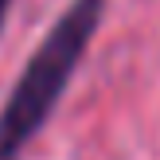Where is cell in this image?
<instances>
[{
  "instance_id": "obj_1",
  "label": "cell",
  "mask_w": 160,
  "mask_h": 160,
  "mask_svg": "<svg viewBox=\"0 0 160 160\" xmlns=\"http://www.w3.org/2000/svg\"><path fill=\"white\" fill-rule=\"evenodd\" d=\"M106 0H74L43 35L23 74L16 78L4 109H0V160H20L23 145L47 125L51 109L59 106L70 74L78 70L94 31L102 23Z\"/></svg>"
},
{
  "instance_id": "obj_2",
  "label": "cell",
  "mask_w": 160,
  "mask_h": 160,
  "mask_svg": "<svg viewBox=\"0 0 160 160\" xmlns=\"http://www.w3.org/2000/svg\"><path fill=\"white\" fill-rule=\"evenodd\" d=\"M8 8H12V0H0V23H4V16H8Z\"/></svg>"
}]
</instances>
